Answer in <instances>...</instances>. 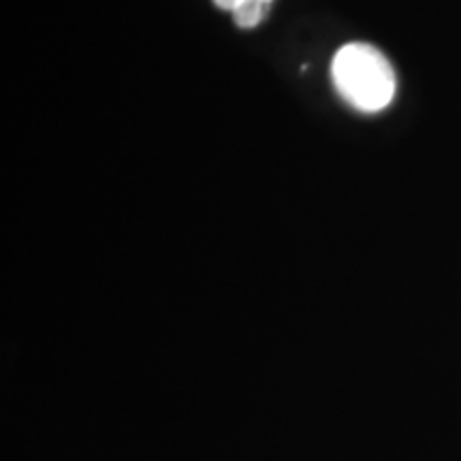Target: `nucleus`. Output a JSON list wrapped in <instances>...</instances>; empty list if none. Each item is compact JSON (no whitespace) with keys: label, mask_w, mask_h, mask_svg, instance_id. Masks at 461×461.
<instances>
[{"label":"nucleus","mask_w":461,"mask_h":461,"mask_svg":"<svg viewBox=\"0 0 461 461\" xmlns=\"http://www.w3.org/2000/svg\"><path fill=\"white\" fill-rule=\"evenodd\" d=\"M333 84L342 99L359 112H380L395 96V73L391 62L370 43H348L333 56Z\"/></svg>","instance_id":"obj_1"},{"label":"nucleus","mask_w":461,"mask_h":461,"mask_svg":"<svg viewBox=\"0 0 461 461\" xmlns=\"http://www.w3.org/2000/svg\"><path fill=\"white\" fill-rule=\"evenodd\" d=\"M218 7L230 11L241 28H255L267 15L272 0H214Z\"/></svg>","instance_id":"obj_2"}]
</instances>
